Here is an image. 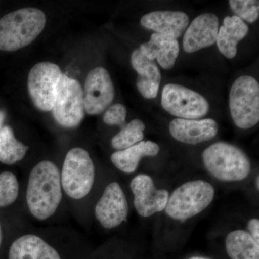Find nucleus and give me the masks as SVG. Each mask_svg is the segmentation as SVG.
Returning <instances> with one entry per match:
<instances>
[{
  "label": "nucleus",
  "instance_id": "1",
  "mask_svg": "<svg viewBox=\"0 0 259 259\" xmlns=\"http://www.w3.org/2000/svg\"><path fill=\"white\" fill-rule=\"evenodd\" d=\"M62 199L61 173L50 161H42L29 175L26 201L29 211L39 221H45L57 210Z\"/></svg>",
  "mask_w": 259,
  "mask_h": 259
},
{
  "label": "nucleus",
  "instance_id": "2",
  "mask_svg": "<svg viewBox=\"0 0 259 259\" xmlns=\"http://www.w3.org/2000/svg\"><path fill=\"white\" fill-rule=\"evenodd\" d=\"M47 18L41 10L22 8L0 19V51H15L33 42L44 30Z\"/></svg>",
  "mask_w": 259,
  "mask_h": 259
},
{
  "label": "nucleus",
  "instance_id": "3",
  "mask_svg": "<svg viewBox=\"0 0 259 259\" xmlns=\"http://www.w3.org/2000/svg\"><path fill=\"white\" fill-rule=\"evenodd\" d=\"M202 160L209 173L223 182L245 180L251 171V163L244 151L228 143L211 145L202 153Z\"/></svg>",
  "mask_w": 259,
  "mask_h": 259
},
{
  "label": "nucleus",
  "instance_id": "4",
  "mask_svg": "<svg viewBox=\"0 0 259 259\" xmlns=\"http://www.w3.org/2000/svg\"><path fill=\"white\" fill-rule=\"evenodd\" d=\"M214 194V187L205 181L186 182L169 196L165 212L172 219L184 222L208 207Z\"/></svg>",
  "mask_w": 259,
  "mask_h": 259
},
{
  "label": "nucleus",
  "instance_id": "5",
  "mask_svg": "<svg viewBox=\"0 0 259 259\" xmlns=\"http://www.w3.org/2000/svg\"><path fill=\"white\" fill-rule=\"evenodd\" d=\"M95 165L90 154L82 148L70 150L65 157L61 173V187L69 197L84 198L93 189Z\"/></svg>",
  "mask_w": 259,
  "mask_h": 259
},
{
  "label": "nucleus",
  "instance_id": "6",
  "mask_svg": "<svg viewBox=\"0 0 259 259\" xmlns=\"http://www.w3.org/2000/svg\"><path fill=\"white\" fill-rule=\"evenodd\" d=\"M230 110L233 122L241 129H250L259 122V84L250 76L238 77L230 92Z\"/></svg>",
  "mask_w": 259,
  "mask_h": 259
},
{
  "label": "nucleus",
  "instance_id": "7",
  "mask_svg": "<svg viewBox=\"0 0 259 259\" xmlns=\"http://www.w3.org/2000/svg\"><path fill=\"white\" fill-rule=\"evenodd\" d=\"M56 122L65 128L79 126L84 117L83 93L77 80L62 74L52 110Z\"/></svg>",
  "mask_w": 259,
  "mask_h": 259
},
{
  "label": "nucleus",
  "instance_id": "8",
  "mask_svg": "<svg viewBox=\"0 0 259 259\" xmlns=\"http://www.w3.org/2000/svg\"><path fill=\"white\" fill-rule=\"evenodd\" d=\"M161 105L175 117L197 120L209 112V102L202 95L176 83H168L163 89Z\"/></svg>",
  "mask_w": 259,
  "mask_h": 259
},
{
  "label": "nucleus",
  "instance_id": "9",
  "mask_svg": "<svg viewBox=\"0 0 259 259\" xmlns=\"http://www.w3.org/2000/svg\"><path fill=\"white\" fill-rule=\"evenodd\" d=\"M62 72L54 63L40 62L28 74V88L32 103L44 112L52 110Z\"/></svg>",
  "mask_w": 259,
  "mask_h": 259
},
{
  "label": "nucleus",
  "instance_id": "10",
  "mask_svg": "<svg viewBox=\"0 0 259 259\" xmlns=\"http://www.w3.org/2000/svg\"><path fill=\"white\" fill-rule=\"evenodd\" d=\"M83 93L84 110L88 115H99L106 110L115 97V88L108 71L102 67L91 70Z\"/></svg>",
  "mask_w": 259,
  "mask_h": 259
},
{
  "label": "nucleus",
  "instance_id": "11",
  "mask_svg": "<svg viewBox=\"0 0 259 259\" xmlns=\"http://www.w3.org/2000/svg\"><path fill=\"white\" fill-rule=\"evenodd\" d=\"M125 194L117 182L109 184L95 209V217L103 228L112 229L125 222L128 215Z\"/></svg>",
  "mask_w": 259,
  "mask_h": 259
},
{
  "label": "nucleus",
  "instance_id": "12",
  "mask_svg": "<svg viewBox=\"0 0 259 259\" xmlns=\"http://www.w3.org/2000/svg\"><path fill=\"white\" fill-rule=\"evenodd\" d=\"M131 189L134 195V207L141 217H151L164 210L169 193L166 190H157L151 177L139 175L133 179Z\"/></svg>",
  "mask_w": 259,
  "mask_h": 259
},
{
  "label": "nucleus",
  "instance_id": "13",
  "mask_svg": "<svg viewBox=\"0 0 259 259\" xmlns=\"http://www.w3.org/2000/svg\"><path fill=\"white\" fill-rule=\"evenodd\" d=\"M219 30V19L212 13L197 16L189 25L183 38L184 49L192 54L214 45Z\"/></svg>",
  "mask_w": 259,
  "mask_h": 259
},
{
  "label": "nucleus",
  "instance_id": "14",
  "mask_svg": "<svg viewBox=\"0 0 259 259\" xmlns=\"http://www.w3.org/2000/svg\"><path fill=\"white\" fill-rule=\"evenodd\" d=\"M172 137L183 144L197 145L214 139L218 125L213 119L187 120L176 118L169 124Z\"/></svg>",
  "mask_w": 259,
  "mask_h": 259
},
{
  "label": "nucleus",
  "instance_id": "15",
  "mask_svg": "<svg viewBox=\"0 0 259 259\" xmlns=\"http://www.w3.org/2000/svg\"><path fill=\"white\" fill-rule=\"evenodd\" d=\"M60 250L35 235L19 237L10 244L7 259H67Z\"/></svg>",
  "mask_w": 259,
  "mask_h": 259
},
{
  "label": "nucleus",
  "instance_id": "16",
  "mask_svg": "<svg viewBox=\"0 0 259 259\" xmlns=\"http://www.w3.org/2000/svg\"><path fill=\"white\" fill-rule=\"evenodd\" d=\"M190 18L181 11H154L148 13L141 19V25L156 33L162 34L177 39L189 26Z\"/></svg>",
  "mask_w": 259,
  "mask_h": 259
},
{
  "label": "nucleus",
  "instance_id": "17",
  "mask_svg": "<svg viewBox=\"0 0 259 259\" xmlns=\"http://www.w3.org/2000/svg\"><path fill=\"white\" fill-rule=\"evenodd\" d=\"M131 64L139 74L136 86L139 93L144 98H155L161 80V72L156 62L146 58L139 49H136L131 55Z\"/></svg>",
  "mask_w": 259,
  "mask_h": 259
},
{
  "label": "nucleus",
  "instance_id": "18",
  "mask_svg": "<svg viewBox=\"0 0 259 259\" xmlns=\"http://www.w3.org/2000/svg\"><path fill=\"white\" fill-rule=\"evenodd\" d=\"M139 50L150 60L156 59L163 69H170L175 66L180 54V44L174 37L155 32Z\"/></svg>",
  "mask_w": 259,
  "mask_h": 259
},
{
  "label": "nucleus",
  "instance_id": "19",
  "mask_svg": "<svg viewBox=\"0 0 259 259\" xmlns=\"http://www.w3.org/2000/svg\"><path fill=\"white\" fill-rule=\"evenodd\" d=\"M248 32V25L236 15L225 18L216 38L220 52L227 59H233L237 54L238 42L245 38Z\"/></svg>",
  "mask_w": 259,
  "mask_h": 259
},
{
  "label": "nucleus",
  "instance_id": "20",
  "mask_svg": "<svg viewBox=\"0 0 259 259\" xmlns=\"http://www.w3.org/2000/svg\"><path fill=\"white\" fill-rule=\"evenodd\" d=\"M159 146L153 141H141L131 147L112 153L111 161L116 168L125 173H134L139 166L141 158L157 156Z\"/></svg>",
  "mask_w": 259,
  "mask_h": 259
},
{
  "label": "nucleus",
  "instance_id": "21",
  "mask_svg": "<svg viewBox=\"0 0 259 259\" xmlns=\"http://www.w3.org/2000/svg\"><path fill=\"white\" fill-rule=\"evenodd\" d=\"M226 249L231 259H259V243L243 230L232 231L227 236Z\"/></svg>",
  "mask_w": 259,
  "mask_h": 259
},
{
  "label": "nucleus",
  "instance_id": "22",
  "mask_svg": "<svg viewBox=\"0 0 259 259\" xmlns=\"http://www.w3.org/2000/svg\"><path fill=\"white\" fill-rule=\"evenodd\" d=\"M29 146H25L15 138L10 125H4L0 131V162L13 165L21 161L26 155Z\"/></svg>",
  "mask_w": 259,
  "mask_h": 259
},
{
  "label": "nucleus",
  "instance_id": "23",
  "mask_svg": "<svg viewBox=\"0 0 259 259\" xmlns=\"http://www.w3.org/2000/svg\"><path fill=\"white\" fill-rule=\"evenodd\" d=\"M146 128L144 122L135 119L121 127L120 132L116 134L111 141L112 148L121 151L131 147L143 141L144 131Z\"/></svg>",
  "mask_w": 259,
  "mask_h": 259
},
{
  "label": "nucleus",
  "instance_id": "24",
  "mask_svg": "<svg viewBox=\"0 0 259 259\" xmlns=\"http://www.w3.org/2000/svg\"><path fill=\"white\" fill-rule=\"evenodd\" d=\"M19 195V183L17 177L11 171L0 173V208L9 207L14 203Z\"/></svg>",
  "mask_w": 259,
  "mask_h": 259
},
{
  "label": "nucleus",
  "instance_id": "25",
  "mask_svg": "<svg viewBox=\"0 0 259 259\" xmlns=\"http://www.w3.org/2000/svg\"><path fill=\"white\" fill-rule=\"evenodd\" d=\"M230 7L236 16L249 23L256 21L259 17L258 0H230Z\"/></svg>",
  "mask_w": 259,
  "mask_h": 259
},
{
  "label": "nucleus",
  "instance_id": "26",
  "mask_svg": "<svg viewBox=\"0 0 259 259\" xmlns=\"http://www.w3.org/2000/svg\"><path fill=\"white\" fill-rule=\"evenodd\" d=\"M126 115V107L122 104H115L107 109L104 115L103 121L107 125H117L121 128L127 124Z\"/></svg>",
  "mask_w": 259,
  "mask_h": 259
},
{
  "label": "nucleus",
  "instance_id": "27",
  "mask_svg": "<svg viewBox=\"0 0 259 259\" xmlns=\"http://www.w3.org/2000/svg\"><path fill=\"white\" fill-rule=\"evenodd\" d=\"M248 228L249 230V234L257 243H259V220L253 218L250 220L248 223Z\"/></svg>",
  "mask_w": 259,
  "mask_h": 259
},
{
  "label": "nucleus",
  "instance_id": "28",
  "mask_svg": "<svg viewBox=\"0 0 259 259\" xmlns=\"http://www.w3.org/2000/svg\"><path fill=\"white\" fill-rule=\"evenodd\" d=\"M5 118H6V112L3 110H0V131L4 126Z\"/></svg>",
  "mask_w": 259,
  "mask_h": 259
},
{
  "label": "nucleus",
  "instance_id": "29",
  "mask_svg": "<svg viewBox=\"0 0 259 259\" xmlns=\"http://www.w3.org/2000/svg\"><path fill=\"white\" fill-rule=\"evenodd\" d=\"M3 228H2L1 223H0V250H1L2 245H3Z\"/></svg>",
  "mask_w": 259,
  "mask_h": 259
},
{
  "label": "nucleus",
  "instance_id": "30",
  "mask_svg": "<svg viewBox=\"0 0 259 259\" xmlns=\"http://www.w3.org/2000/svg\"><path fill=\"white\" fill-rule=\"evenodd\" d=\"M255 186H256L257 190H259V177H257L256 180H255Z\"/></svg>",
  "mask_w": 259,
  "mask_h": 259
},
{
  "label": "nucleus",
  "instance_id": "31",
  "mask_svg": "<svg viewBox=\"0 0 259 259\" xmlns=\"http://www.w3.org/2000/svg\"><path fill=\"white\" fill-rule=\"evenodd\" d=\"M190 259H208V258H203V257H192V258H190Z\"/></svg>",
  "mask_w": 259,
  "mask_h": 259
}]
</instances>
